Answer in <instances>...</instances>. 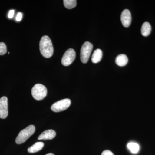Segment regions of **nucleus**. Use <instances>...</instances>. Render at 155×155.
Listing matches in <instances>:
<instances>
[{
	"label": "nucleus",
	"mask_w": 155,
	"mask_h": 155,
	"mask_svg": "<svg viewBox=\"0 0 155 155\" xmlns=\"http://www.w3.org/2000/svg\"><path fill=\"white\" fill-rule=\"evenodd\" d=\"M40 51L45 58H50L54 53V48L51 41L48 36L45 35L41 38L39 44Z\"/></svg>",
	"instance_id": "obj_1"
},
{
	"label": "nucleus",
	"mask_w": 155,
	"mask_h": 155,
	"mask_svg": "<svg viewBox=\"0 0 155 155\" xmlns=\"http://www.w3.org/2000/svg\"><path fill=\"white\" fill-rule=\"evenodd\" d=\"M34 125H30L19 132L16 139V143L18 144H22L27 140L35 131Z\"/></svg>",
	"instance_id": "obj_2"
},
{
	"label": "nucleus",
	"mask_w": 155,
	"mask_h": 155,
	"mask_svg": "<svg viewBox=\"0 0 155 155\" xmlns=\"http://www.w3.org/2000/svg\"><path fill=\"white\" fill-rule=\"evenodd\" d=\"M46 87L43 84H37L31 89V94L35 99L40 101L45 98L47 94Z\"/></svg>",
	"instance_id": "obj_3"
},
{
	"label": "nucleus",
	"mask_w": 155,
	"mask_h": 155,
	"mask_svg": "<svg viewBox=\"0 0 155 155\" xmlns=\"http://www.w3.org/2000/svg\"><path fill=\"white\" fill-rule=\"evenodd\" d=\"M93 48V45L89 42H85L82 45L81 49L80 59L83 64H86L88 62Z\"/></svg>",
	"instance_id": "obj_4"
},
{
	"label": "nucleus",
	"mask_w": 155,
	"mask_h": 155,
	"mask_svg": "<svg viewBox=\"0 0 155 155\" xmlns=\"http://www.w3.org/2000/svg\"><path fill=\"white\" fill-rule=\"evenodd\" d=\"M71 100L64 99L54 103L51 107V109L54 112L58 113L67 110L71 105Z\"/></svg>",
	"instance_id": "obj_5"
},
{
	"label": "nucleus",
	"mask_w": 155,
	"mask_h": 155,
	"mask_svg": "<svg viewBox=\"0 0 155 155\" xmlns=\"http://www.w3.org/2000/svg\"><path fill=\"white\" fill-rule=\"evenodd\" d=\"M75 57L76 53L75 50L72 48L69 49L64 53L61 60V63L64 66H69L75 60Z\"/></svg>",
	"instance_id": "obj_6"
},
{
	"label": "nucleus",
	"mask_w": 155,
	"mask_h": 155,
	"mask_svg": "<svg viewBox=\"0 0 155 155\" xmlns=\"http://www.w3.org/2000/svg\"><path fill=\"white\" fill-rule=\"evenodd\" d=\"M8 114V98L6 97H3L0 99V118L5 119Z\"/></svg>",
	"instance_id": "obj_7"
},
{
	"label": "nucleus",
	"mask_w": 155,
	"mask_h": 155,
	"mask_svg": "<svg viewBox=\"0 0 155 155\" xmlns=\"http://www.w3.org/2000/svg\"><path fill=\"white\" fill-rule=\"evenodd\" d=\"M121 20L124 27H128L130 26L131 22V16L129 10L125 9L122 11L121 15Z\"/></svg>",
	"instance_id": "obj_8"
},
{
	"label": "nucleus",
	"mask_w": 155,
	"mask_h": 155,
	"mask_svg": "<svg viewBox=\"0 0 155 155\" xmlns=\"http://www.w3.org/2000/svg\"><path fill=\"white\" fill-rule=\"evenodd\" d=\"M56 133L54 130L50 129L45 130L38 137V139L41 140H51L55 137Z\"/></svg>",
	"instance_id": "obj_9"
},
{
	"label": "nucleus",
	"mask_w": 155,
	"mask_h": 155,
	"mask_svg": "<svg viewBox=\"0 0 155 155\" xmlns=\"http://www.w3.org/2000/svg\"><path fill=\"white\" fill-rule=\"evenodd\" d=\"M116 63L119 67H124L128 63V58L126 55L123 54L119 55L116 57Z\"/></svg>",
	"instance_id": "obj_10"
},
{
	"label": "nucleus",
	"mask_w": 155,
	"mask_h": 155,
	"mask_svg": "<svg viewBox=\"0 0 155 155\" xmlns=\"http://www.w3.org/2000/svg\"><path fill=\"white\" fill-rule=\"evenodd\" d=\"M102 51L99 49L95 50L92 56L91 61L94 64L99 63L102 58Z\"/></svg>",
	"instance_id": "obj_11"
},
{
	"label": "nucleus",
	"mask_w": 155,
	"mask_h": 155,
	"mask_svg": "<svg viewBox=\"0 0 155 155\" xmlns=\"http://www.w3.org/2000/svg\"><path fill=\"white\" fill-rule=\"evenodd\" d=\"M44 146V143L42 142H38L28 148V153H32L37 152L41 150Z\"/></svg>",
	"instance_id": "obj_12"
},
{
	"label": "nucleus",
	"mask_w": 155,
	"mask_h": 155,
	"mask_svg": "<svg viewBox=\"0 0 155 155\" xmlns=\"http://www.w3.org/2000/svg\"><path fill=\"white\" fill-rule=\"evenodd\" d=\"M151 26L149 22H144L142 25L141 34L143 36L147 37L150 35L151 31Z\"/></svg>",
	"instance_id": "obj_13"
},
{
	"label": "nucleus",
	"mask_w": 155,
	"mask_h": 155,
	"mask_svg": "<svg viewBox=\"0 0 155 155\" xmlns=\"http://www.w3.org/2000/svg\"><path fill=\"white\" fill-rule=\"evenodd\" d=\"M127 148L132 153L137 154L139 151L140 146L136 143L130 142L127 143Z\"/></svg>",
	"instance_id": "obj_14"
},
{
	"label": "nucleus",
	"mask_w": 155,
	"mask_h": 155,
	"mask_svg": "<svg viewBox=\"0 0 155 155\" xmlns=\"http://www.w3.org/2000/svg\"><path fill=\"white\" fill-rule=\"evenodd\" d=\"M75 0H64V5L67 9H72L76 7L77 4Z\"/></svg>",
	"instance_id": "obj_15"
},
{
	"label": "nucleus",
	"mask_w": 155,
	"mask_h": 155,
	"mask_svg": "<svg viewBox=\"0 0 155 155\" xmlns=\"http://www.w3.org/2000/svg\"><path fill=\"white\" fill-rule=\"evenodd\" d=\"M7 52V47L4 43L0 42V55L5 54Z\"/></svg>",
	"instance_id": "obj_16"
},
{
	"label": "nucleus",
	"mask_w": 155,
	"mask_h": 155,
	"mask_svg": "<svg viewBox=\"0 0 155 155\" xmlns=\"http://www.w3.org/2000/svg\"><path fill=\"white\" fill-rule=\"evenodd\" d=\"M101 155H114L112 151L109 150H104L101 153Z\"/></svg>",
	"instance_id": "obj_17"
},
{
	"label": "nucleus",
	"mask_w": 155,
	"mask_h": 155,
	"mask_svg": "<svg viewBox=\"0 0 155 155\" xmlns=\"http://www.w3.org/2000/svg\"><path fill=\"white\" fill-rule=\"evenodd\" d=\"M22 14L21 12H19L17 14V17H16V19L17 21L19 22V21H21L22 20Z\"/></svg>",
	"instance_id": "obj_18"
},
{
	"label": "nucleus",
	"mask_w": 155,
	"mask_h": 155,
	"mask_svg": "<svg viewBox=\"0 0 155 155\" xmlns=\"http://www.w3.org/2000/svg\"><path fill=\"white\" fill-rule=\"evenodd\" d=\"M14 12H15V11H14V10H11V11H9L8 15V17L9 18L11 19V18H12L14 17Z\"/></svg>",
	"instance_id": "obj_19"
},
{
	"label": "nucleus",
	"mask_w": 155,
	"mask_h": 155,
	"mask_svg": "<svg viewBox=\"0 0 155 155\" xmlns=\"http://www.w3.org/2000/svg\"><path fill=\"white\" fill-rule=\"evenodd\" d=\"M45 155H54V154L52 153H48L47 154Z\"/></svg>",
	"instance_id": "obj_20"
}]
</instances>
